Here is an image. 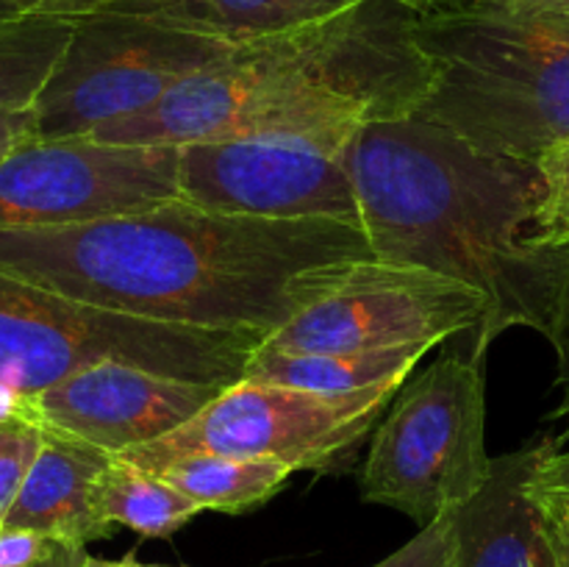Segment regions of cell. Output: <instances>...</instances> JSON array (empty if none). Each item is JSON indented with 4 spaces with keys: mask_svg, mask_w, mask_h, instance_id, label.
I'll list each match as a JSON object with an SVG mask.
<instances>
[{
    "mask_svg": "<svg viewBox=\"0 0 569 567\" xmlns=\"http://www.w3.org/2000/svg\"><path fill=\"white\" fill-rule=\"evenodd\" d=\"M178 198V148L31 139L0 161V228L76 226Z\"/></svg>",
    "mask_w": 569,
    "mask_h": 567,
    "instance_id": "cell-11",
    "label": "cell"
},
{
    "mask_svg": "<svg viewBox=\"0 0 569 567\" xmlns=\"http://www.w3.org/2000/svg\"><path fill=\"white\" fill-rule=\"evenodd\" d=\"M264 334L181 326L98 309L0 272V381L39 395L100 361L209 384L242 381Z\"/></svg>",
    "mask_w": 569,
    "mask_h": 567,
    "instance_id": "cell-5",
    "label": "cell"
},
{
    "mask_svg": "<svg viewBox=\"0 0 569 567\" xmlns=\"http://www.w3.org/2000/svg\"><path fill=\"white\" fill-rule=\"evenodd\" d=\"M561 489V487H559ZM565 493H567V498H569V489H565Z\"/></svg>",
    "mask_w": 569,
    "mask_h": 567,
    "instance_id": "cell-35",
    "label": "cell"
},
{
    "mask_svg": "<svg viewBox=\"0 0 569 567\" xmlns=\"http://www.w3.org/2000/svg\"><path fill=\"white\" fill-rule=\"evenodd\" d=\"M76 17L33 11L0 22V109H33L70 44Z\"/></svg>",
    "mask_w": 569,
    "mask_h": 567,
    "instance_id": "cell-18",
    "label": "cell"
},
{
    "mask_svg": "<svg viewBox=\"0 0 569 567\" xmlns=\"http://www.w3.org/2000/svg\"><path fill=\"white\" fill-rule=\"evenodd\" d=\"M237 42L206 31L178 3H139L76 17V31L33 103L39 139L89 137L144 115Z\"/></svg>",
    "mask_w": 569,
    "mask_h": 567,
    "instance_id": "cell-6",
    "label": "cell"
},
{
    "mask_svg": "<svg viewBox=\"0 0 569 567\" xmlns=\"http://www.w3.org/2000/svg\"><path fill=\"white\" fill-rule=\"evenodd\" d=\"M548 342L553 345L556 359H559V378H556V389H559V406L550 411V420H565L567 428L565 434H559V439L565 442L569 437V265L565 272V281H561L559 300H556L553 320H550Z\"/></svg>",
    "mask_w": 569,
    "mask_h": 567,
    "instance_id": "cell-24",
    "label": "cell"
},
{
    "mask_svg": "<svg viewBox=\"0 0 569 567\" xmlns=\"http://www.w3.org/2000/svg\"><path fill=\"white\" fill-rule=\"evenodd\" d=\"M559 437L492 459L489 481L453 511L456 554L450 567H553L533 481Z\"/></svg>",
    "mask_w": 569,
    "mask_h": 567,
    "instance_id": "cell-13",
    "label": "cell"
},
{
    "mask_svg": "<svg viewBox=\"0 0 569 567\" xmlns=\"http://www.w3.org/2000/svg\"><path fill=\"white\" fill-rule=\"evenodd\" d=\"M487 298L470 284L426 267L381 259L350 261L306 300L264 348L292 354H361L403 345L437 348L448 337L478 331Z\"/></svg>",
    "mask_w": 569,
    "mask_h": 567,
    "instance_id": "cell-9",
    "label": "cell"
},
{
    "mask_svg": "<svg viewBox=\"0 0 569 567\" xmlns=\"http://www.w3.org/2000/svg\"><path fill=\"white\" fill-rule=\"evenodd\" d=\"M428 350L431 345H403V348L361 350V354H292V350H272L261 345L250 356L242 378L326 395L403 387L409 372H415Z\"/></svg>",
    "mask_w": 569,
    "mask_h": 567,
    "instance_id": "cell-15",
    "label": "cell"
},
{
    "mask_svg": "<svg viewBox=\"0 0 569 567\" xmlns=\"http://www.w3.org/2000/svg\"><path fill=\"white\" fill-rule=\"evenodd\" d=\"M353 137H239L178 148V198L217 215L361 226Z\"/></svg>",
    "mask_w": 569,
    "mask_h": 567,
    "instance_id": "cell-10",
    "label": "cell"
},
{
    "mask_svg": "<svg viewBox=\"0 0 569 567\" xmlns=\"http://www.w3.org/2000/svg\"><path fill=\"white\" fill-rule=\"evenodd\" d=\"M200 509L242 515L287 487L292 467L276 459L226 454H189L153 467Z\"/></svg>",
    "mask_w": 569,
    "mask_h": 567,
    "instance_id": "cell-16",
    "label": "cell"
},
{
    "mask_svg": "<svg viewBox=\"0 0 569 567\" xmlns=\"http://www.w3.org/2000/svg\"><path fill=\"white\" fill-rule=\"evenodd\" d=\"M87 548H78V545H59L48 559H42L33 567H81Z\"/></svg>",
    "mask_w": 569,
    "mask_h": 567,
    "instance_id": "cell-30",
    "label": "cell"
},
{
    "mask_svg": "<svg viewBox=\"0 0 569 567\" xmlns=\"http://www.w3.org/2000/svg\"><path fill=\"white\" fill-rule=\"evenodd\" d=\"M400 387L350 395L309 392L242 378L167 437L126 450V459L153 467L189 454L276 459L292 470H333L376 428Z\"/></svg>",
    "mask_w": 569,
    "mask_h": 567,
    "instance_id": "cell-8",
    "label": "cell"
},
{
    "mask_svg": "<svg viewBox=\"0 0 569 567\" xmlns=\"http://www.w3.org/2000/svg\"><path fill=\"white\" fill-rule=\"evenodd\" d=\"M542 195L522 242L528 248H569V139L537 161Z\"/></svg>",
    "mask_w": 569,
    "mask_h": 567,
    "instance_id": "cell-20",
    "label": "cell"
},
{
    "mask_svg": "<svg viewBox=\"0 0 569 567\" xmlns=\"http://www.w3.org/2000/svg\"><path fill=\"white\" fill-rule=\"evenodd\" d=\"M372 256L426 267L487 298L470 356L503 331L548 337L569 248L522 242L542 195L537 161L487 153L422 117L367 122L348 148Z\"/></svg>",
    "mask_w": 569,
    "mask_h": 567,
    "instance_id": "cell-2",
    "label": "cell"
},
{
    "mask_svg": "<svg viewBox=\"0 0 569 567\" xmlns=\"http://www.w3.org/2000/svg\"><path fill=\"white\" fill-rule=\"evenodd\" d=\"M111 461V454L67 434L42 428L37 459L11 504L3 526L26 528L61 545L87 548L92 539L114 531L98 515L94 484Z\"/></svg>",
    "mask_w": 569,
    "mask_h": 567,
    "instance_id": "cell-14",
    "label": "cell"
},
{
    "mask_svg": "<svg viewBox=\"0 0 569 567\" xmlns=\"http://www.w3.org/2000/svg\"><path fill=\"white\" fill-rule=\"evenodd\" d=\"M94 506L106 523L126 526L150 539L172 537L203 511L167 478L126 456H111L100 472Z\"/></svg>",
    "mask_w": 569,
    "mask_h": 567,
    "instance_id": "cell-17",
    "label": "cell"
},
{
    "mask_svg": "<svg viewBox=\"0 0 569 567\" xmlns=\"http://www.w3.org/2000/svg\"><path fill=\"white\" fill-rule=\"evenodd\" d=\"M498 3H569V0H498Z\"/></svg>",
    "mask_w": 569,
    "mask_h": 567,
    "instance_id": "cell-34",
    "label": "cell"
},
{
    "mask_svg": "<svg viewBox=\"0 0 569 567\" xmlns=\"http://www.w3.org/2000/svg\"><path fill=\"white\" fill-rule=\"evenodd\" d=\"M39 442H42V426L0 428V526L37 459Z\"/></svg>",
    "mask_w": 569,
    "mask_h": 567,
    "instance_id": "cell-21",
    "label": "cell"
},
{
    "mask_svg": "<svg viewBox=\"0 0 569 567\" xmlns=\"http://www.w3.org/2000/svg\"><path fill=\"white\" fill-rule=\"evenodd\" d=\"M44 11L56 14H89V11L114 9V6H139V3H183V0H39Z\"/></svg>",
    "mask_w": 569,
    "mask_h": 567,
    "instance_id": "cell-28",
    "label": "cell"
},
{
    "mask_svg": "<svg viewBox=\"0 0 569 567\" xmlns=\"http://www.w3.org/2000/svg\"><path fill=\"white\" fill-rule=\"evenodd\" d=\"M539 481L550 484V487L569 489V454H561V448L553 450L542 461V467H539Z\"/></svg>",
    "mask_w": 569,
    "mask_h": 567,
    "instance_id": "cell-29",
    "label": "cell"
},
{
    "mask_svg": "<svg viewBox=\"0 0 569 567\" xmlns=\"http://www.w3.org/2000/svg\"><path fill=\"white\" fill-rule=\"evenodd\" d=\"M33 11H44L39 0H0V22L17 20L22 14H33Z\"/></svg>",
    "mask_w": 569,
    "mask_h": 567,
    "instance_id": "cell-32",
    "label": "cell"
},
{
    "mask_svg": "<svg viewBox=\"0 0 569 567\" xmlns=\"http://www.w3.org/2000/svg\"><path fill=\"white\" fill-rule=\"evenodd\" d=\"M492 476L481 359L453 350L398 389L361 467V498L428 526Z\"/></svg>",
    "mask_w": 569,
    "mask_h": 567,
    "instance_id": "cell-7",
    "label": "cell"
},
{
    "mask_svg": "<svg viewBox=\"0 0 569 567\" xmlns=\"http://www.w3.org/2000/svg\"><path fill=\"white\" fill-rule=\"evenodd\" d=\"M431 87L415 117L478 150L539 161L569 139V3L478 0L420 14Z\"/></svg>",
    "mask_w": 569,
    "mask_h": 567,
    "instance_id": "cell-4",
    "label": "cell"
},
{
    "mask_svg": "<svg viewBox=\"0 0 569 567\" xmlns=\"http://www.w3.org/2000/svg\"><path fill=\"white\" fill-rule=\"evenodd\" d=\"M365 0H183L178 9L228 42L276 37L331 20Z\"/></svg>",
    "mask_w": 569,
    "mask_h": 567,
    "instance_id": "cell-19",
    "label": "cell"
},
{
    "mask_svg": "<svg viewBox=\"0 0 569 567\" xmlns=\"http://www.w3.org/2000/svg\"><path fill=\"white\" fill-rule=\"evenodd\" d=\"M59 545L37 531L0 526V567H33L48 559Z\"/></svg>",
    "mask_w": 569,
    "mask_h": 567,
    "instance_id": "cell-25",
    "label": "cell"
},
{
    "mask_svg": "<svg viewBox=\"0 0 569 567\" xmlns=\"http://www.w3.org/2000/svg\"><path fill=\"white\" fill-rule=\"evenodd\" d=\"M456 554V517L453 511L439 520L428 523L417 531L415 539L378 561L376 567H450Z\"/></svg>",
    "mask_w": 569,
    "mask_h": 567,
    "instance_id": "cell-22",
    "label": "cell"
},
{
    "mask_svg": "<svg viewBox=\"0 0 569 567\" xmlns=\"http://www.w3.org/2000/svg\"><path fill=\"white\" fill-rule=\"evenodd\" d=\"M3 426H39V420L33 395H26L0 381V428Z\"/></svg>",
    "mask_w": 569,
    "mask_h": 567,
    "instance_id": "cell-27",
    "label": "cell"
},
{
    "mask_svg": "<svg viewBox=\"0 0 569 567\" xmlns=\"http://www.w3.org/2000/svg\"><path fill=\"white\" fill-rule=\"evenodd\" d=\"M417 14L365 0L331 20L239 42L144 115L89 133L117 145L239 137H356L367 122L411 117L431 87Z\"/></svg>",
    "mask_w": 569,
    "mask_h": 567,
    "instance_id": "cell-3",
    "label": "cell"
},
{
    "mask_svg": "<svg viewBox=\"0 0 569 567\" xmlns=\"http://www.w3.org/2000/svg\"><path fill=\"white\" fill-rule=\"evenodd\" d=\"M409 9H415L417 14H439V11H456L465 9V6L476 3V0H400Z\"/></svg>",
    "mask_w": 569,
    "mask_h": 567,
    "instance_id": "cell-31",
    "label": "cell"
},
{
    "mask_svg": "<svg viewBox=\"0 0 569 567\" xmlns=\"http://www.w3.org/2000/svg\"><path fill=\"white\" fill-rule=\"evenodd\" d=\"M365 259L376 256L353 222L217 215L181 198L76 226L0 228V272L120 315L264 337Z\"/></svg>",
    "mask_w": 569,
    "mask_h": 567,
    "instance_id": "cell-1",
    "label": "cell"
},
{
    "mask_svg": "<svg viewBox=\"0 0 569 567\" xmlns=\"http://www.w3.org/2000/svg\"><path fill=\"white\" fill-rule=\"evenodd\" d=\"M222 387L226 384L100 361L33 395V406L42 428L120 456L181 428L214 400Z\"/></svg>",
    "mask_w": 569,
    "mask_h": 567,
    "instance_id": "cell-12",
    "label": "cell"
},
{
    "mask_svg": "<svg viewBox=\"0 0 569 567\" xmlns=\"http://www.w3.org/2000/svg\"><path fill=\"white\" fill-rule=\"evenodd\" d=\"M37 137L33 109H0V161Z\"/></svg>",
    "mask_w": 569,
    "mask_h": 567,
    "instance_id": "cell-26",
    "label": "cell"
},
{
    "mask_svg": "<svg viewBox=\"0 0 569 567\" xmlns=\"http://www.w3.org/2000/svg\"><path fill=\"white\" fill-rule=\"evenodd\" d=\"M533 498H537L539 517H542V531L548 539L553 567H569V498L565 489L550 487V484L533 481Z\"/></svg>",
    "mask_w": 569,
    "mask_h": 567,
    "instance_id": "cell-23",
    "label": "cell"
},
{
    "mask_svg": "<svg viewBox=\"0 0 569 567\" xmlns=\"http://www.w3.org/2000/svg\"><path fill=\"white\" fill-rule=\"evenodd\" d=\"M81 567H159V565H142V561H137V559H117V561H111V559H98V556H83V561H81Z\"/></svg>",
    "mask_w": 569,
    "mask_h": 567,
    "instance_id": "cell-33",
    "label": "cell"
}]
</instances>
